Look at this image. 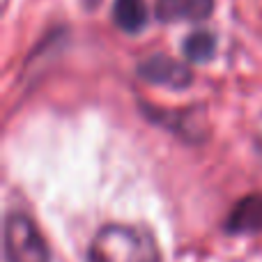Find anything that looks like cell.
Wrapping results in <instances>:
<instances>
[{
  "instance_id": "cell-1",
  "label": "cell",
  "mask_w": 262,
  "mask_h": 262,
  "mask_svg": "<svg viewBox=\"0 0 262 262\" xmlns=\"http://www.w3.org/2000/svg\"><path fill=\"white\" fill-rule=\"evenodd\" d=\"M88 262H161V251L145 228L108 223L92 237Z\"/></svg>"
},
{
  "instance_id": "cell-2",
  "label": "cell",
  "mask_w": 262,
  "mask_h": 262,
  "mask_svg": "<svg viewBox=\"0 0 262 262\" xmlns=\"http://www.w3.org/2000/svg\"><path fill=\"white\" fill-rule=\"evenodd\" d=\"M5 262H51V251L30 216L9 212L3 226Z\"/></svg>"
},
{
  "instance_id": "cell-5",
  "label": "cell",
  "mask_w": 262,
  "mask_h": 262,
  "mask_svg": "<svg viewBox=\"0 0 262 262\" xmlns=\"http://www.w3.org/2000/svg\"><path fill=\"white\" fill-rule=\"evenodd\" d=\"M226 232L230 235L262 232V193H249L237 200V205L226 219Z\"/></svg>"
},
{
  "instance_id": "cell-7",
  "label": "cell",
  "mask_w": 262,
  "mask_h": 262,
  "mask_svg": "<svg viewBox=\"0 0 262 262\" xmlns=\"http://www.w3.org/2000/svg\"><path fill=\"white\" fill-rule=\"evenodd\" d=\"M113 21L129 35H136L147 23V5L145 0H115L113 3Z\"/></svg>"
},
{
  "instance_id": "cell-6",
  "label": "cell",
  "mask_w": 262,
  "mask_h": 262,
  "mask_svg": "<svg viewBox=\"0 0 262 262\" xmlns=\"http://www.w3.org/2000/svg\"><path fill=\"white\" fill-rule=\"evenodd\" d=\"M214 0H157L154 14L159 21H203L212 14Z\"/></svg>"
},
{
  "instance_id": "cell-4",
  "label": "cell",
  "mask_w": 262,
  "mask_h": 262,
  "mask_svg": "<svg viewBox=\"0 0 262 262\" xmlns=\"http://www.w3.org/2000/svg\"><path fill=\"white\" fill-rule=\"evenodd\" d=\"M143 113L147 115L152 122L168 127L170 131H175L177 136L186 140H200L203 138V127H205V111L200 106L186 111H159L149 104H140Z\"/></svg>"
},
{
  "instance_id": "cell-3",
  "label": "cell",
  "mask_w": 262,
  "mask_h": 262,
  "mask_svg": "<svg viewBox=\"0 0 262 262\" xmlns=\"http://www.w3.org/2000/svg\"><path fill=\"white\" fill-rule=\"evenodd\" d=\"M138 76L154 85H166L170 90H184L193 81V74L184 62L163 53H154L138 62Z\"/></svg>"
},
{
  "instance_id": "cell-8",
  "label": "cell",
  "mask_w": 262,
  "mask_h": 262,
  "mask_svg": "<svg viewBox=\"0 0 262 262\" xmlns=\"http://www.w3.org/2000/svg\"><path fill=\"white\" fill-rule=\"evenodd\" d=\"M182 53L189 62H207L216 53V37L209 30H193L182 41Z\"/></svg>"
}]
</instances>
